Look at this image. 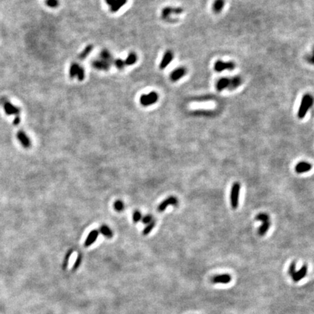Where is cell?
<instances>
[{
    "mask_svg": "<svg viewBox=\"0 0 314 314\" xmlns=\"http://www.w3.org/2000/svg\"><path fill=\"white\" fill-rule=\"evenodd\" d=\"M314 104V98L312 95L306 93L302 96L301 102L297 112V116L300 119H303L306 116L308 110L313 106Z\"/></svg>",
    "mask_w": 314,
    "mask_h": 314,
    "instance_id": "obj_1",
    "label": "cell"
},
{
    "mask_svg": "<svg viewBox=\"0 0 314 314\" xmlns=\"http://www.w3.org/2000/svg\"><path fill=\"white\" fill-rule=\"evenodd\" d=\"M159 100V95L154 91L150 92L148 94H144L140 98V103L143 106H150L155 104Z\"/></svg>",
    "mask_w": 314,
    "mask_h": 314,
    "instance_id": "obj_2",
    "label": "cell"
},
{
    "mask_svg": "<svg viewBox=\"0 0 314 314\" xmlns=\"http://www.w3.org/2000/svg\"><path fill=\"white\" fill-rule=\"evenodd\" d=\"M241 185L239 183H234L232 185L231 191V205L233 209H237L239 206Z\"/></svg>",
    "mask_w": 314,
    "mask_h": 314,
    "instance_id": "obj_3",
    "label": "cell"
},
{
    "mask_svg": "<svg viewBox=\"0 0 314 314\" xmlns=\"http://www.w3.org/2000/svg\"><path fill=\"white\" fill-rule=\"evenodd\" d=\"M236 68V63L232 61H223L218 60L214 64V70L217 72H223L224 71H233Z\"/></svg>",
    "mask_w": 314,
    "mask_h": 314,
    "instance_id": "obj_4",
    "label": "cell"
},
{
    "mask_svg": "<svg viewBox=\"0 0 314 314\" xmlns=\"http://www.w3.org/2000/svg\"><path fill=\"white\" fill-rule=\"evenodd\" d=\"M183 10L180 8H173V7H166L162 9L161 16L162 19L167 21L169 20V17L171 15H179L183 13Z\"/></svg>",
    "mask_w": 314,
    "mask_h": 314,
    "instance_id": "obj_5",
    "label": "cell"
},
{
    "mask_svg": "<svg viewBox=\"0 0 314 314\" xmlns=\"http://www.w3.org/2000/svg\"><path fill=\"white\" fill-rule=\"evenodd\" d=\"M128 0H105L112 13H117L127 4Z\"/></svg>",
    "mask_w": 314,
    "mask_h": 314,
    "instance_id": "obj_6",
    "label": "cell"
},
{
    "mask_svg": "<svg viewBox=\"0 0 314 314\" xmlns=\"http://www.w3.org/2000/svg\"><path fill=\"white\" fill-rule=\"evenodd\" d=\"M173 58H174V54L173 51H171V50H167V51L165 52V53L163 56V58H162L161 62H160L159 64L160 69L163 70L164 68H166L167 66L169 65V63L173 61Z\"/></svg>",
    "mask_w": 314,
    "mask_h": 314,
    "instance_id": "obj_7",
    "label": "cell"
},
{
    "mask_svg": "<svg viewBox=\"0 0 314 314\" xmlns=\"http://www.w3.org/2000/svg\"><path fill=\"white\" fill-rule=\"evenodd\" d=\"M187 73V69L184 67H178L175 68V70L173 71V72L170 74V79L171 81L174 82L178 81L180 79L184 77Z\"/></svg>",
    "mask_w": 314,
    "mask_h": 314,
    "instance_id": "obj_8",
    "label": "cell"
},
{
    "mask_svg": "<svg viewBox=\"0 0 314 314\" xmlns=\"http://www.w3.org/2000/svg\"><path fill=\"white\" fill-rule=\"evenodd\" d=\"M178 204V200L177 198L175 196H169L168 198H167L165 200H164L160 204L158 207V211L160 212H163L165 210V209L168 207L169 205H173L176 206Z\"/></svg>",
    "mask_w": 314,
    "mask_h": 314,
    "instance_id": "obj_9",
    "label": "cell"
},
{
    "mask_svg": "<svg viewBox=\"0 0 314 314\" xmlns=\"http://www.w3.org/2000/svg\"><path fill=\"white\" fill-rule=\"evenodd\" d=\"M231 281V276L229 274H221L213 276L211 281L213 284H228Z\"/></svg>",
    "mask_w": 314,
    "mask_h": 314,
    "instance_id": "obj_10",
    "label": "cell"
},
{
    "mask_svg": "<svg viewBox=\"0 0 314 314\" xmlns=\"http://www.w3.org/2000/svg\"><path fill=\"white\" fill-rule=\"evenodd\" d=\"M111 64L105 61L102 59H97L93 62V66L96 69L100 71H108L110 68Z\"/></svg>",
    "mask_w": 314,
    "mask_h": 314,
    "instance_id": "obj_11",
    "label": "cell"
},
{
    "mask_svg": "<svg viewBox=\"0 0 314 314\" xmlns=\"http://www.w3.org/2000/svg\"><path fill=\"white\" fill-rule=\"evenodd\" d=\"M307 271H308V267L306 265H303L298 271H295L291 277H292L295 282H297L306 276Z\"/></svg>",
    "mask_w": 314,
    "mask_h": 314,
    "instance_id": "obj_12",
    "label": "cell"
},
{
    "mask_svg": "<svg viewBox=\"0 0 314 314\" xmlns=\"http://www.w3.org/2000/svg\"><path fill=\"white\" fill-rule=\"evenodd\" d=\"M295 169L297 173L298 174L305 173H307V172L310 171L311 169H312V165L309 163V162H300L299 163L295 166Z\"/></svg>",
    "mask_w": 314,
    "mask_h": 314,
    "instance_id": "obj_13",
    "label": "cell"
},
{
    "mask_svg": "<svg viewBox=\"0 0 314 314\" xmlns=\"http://www.w3.org/2000/svg\"><path fill=\"white\" fill-rule=\"evenodd\" d=\"M229 84H230V78L222 77L217 80L215 87L217 91L221 92L226 89H228Z\"/></svg>",
    "mask_w": 314,
    "mask_h": 314,
    "instance_id": "obj_14",
    "label": "cell"
},
{
    "mask_svg": "<svg viewBox=\"0 0 314 314\" xmlns=\"http://www.w3.org/2000/svg\"><path fill=\"white\" fill-rule=\"evenodd\" d=\"M242 83L243 79L240 76H234L233 77L230 78V84H229L228 90H234L242 85Z\"/></svg>",
    "mask_w": 314,
    "mask_h": 314,
    "instance_id": "obj_15",
    "label": "cell"
},
{
    "mask_svg": "<svg viewBox=\"0 0 314 314\" xmlns=\"http://www.w3.org/2000/svg\"><path fill=\"white\" fill-rule=\"evenodd\" d=\"M98 235H99V231H98L97 230L91 231L90 233H89V235L88 236V237H87L85 242H84V247H88L93 244V243L95 242L96 239H97Z\"/></svg>",
    "mask_w": 314,
    "mask_h": 314,
    "instance_id": "obj_16",
    "label": "cell"
},
{
    "mask_svg": "<svg viewBox=\"0 0 314 314\" xmlns=\"http://www.w3.org/2000/svg\"><path fill=\"white\" fill-rule=\"evenodd\" d=\"M4 109L6 114L8 115H13V114H18L20 112V109L18 107H15L10 102L6 101L4 104Z\"/></svg>",
    "mask_w": 314,
    "mask_h": 314,
    "instance_id": "obj_17",
    "label": "cell"
},
{
    "mask_svg": "<svg viewBox=\"0 0 314 314\" xmlns=\"http://www.w3.org/2000/svg\"><path fill=\"white\" fill-rule=\"evenodd\" d=\"M225 0H215L212 4V10L215 13H220L223 10Z\"/></svg>",
    "mask_w": 314,
    "mask_h": 314,
    "instance_id": "obj_18",
    "label": "cell"
},
{
    "mask_svg": "<svg viewBox=\"0 0 314 314\" xmlns=\"http://www.w3.org/2000/svg\"><path fill=\"white\" fill-rule=\"evenodd\" d=\"M100 58L108 62V63H109L110 64H111L112 62L114 61L111 53L108 50H103L102 51L100 52Z\"/></svg>",
    "mask_w": 314,
    "mask_h": 314,
    "instance_id": "obj_19",
    "label": "cell"
},
{
    "mask_svg": "<svg viewBox=\"0 0 314 314\" xmlns=\"http://www.w3.org/2000/svg\"><path fill=\"white\" fill-rule=\"evenodd\" d=\"M81 66H79V64L77 63H73L72 65L70 66L69 68V77L71 79H74L77 77L78 72H79V70Z\"/></svg>",
    "mask_w": 314,
    "mask_h": 314,
    "instance_id": "obj_20",
    "label": "cell"
},
{
    "mask_svg": "<svg viewBox=\"0 0 314 314\" xmlns=\"http://www.w3.org/2000/svg\"><path fill=\"white\" fill-rule=\"evenodd\" d=\"M93 45H88L83 50H82L81 52H80V54L79 55V57H78V58H79L80 61L84 60V59H85L87 57H88L89 55L90 54V52L93 51Z\"/></svg>",
    "mask_w": 314,
    "mask_h": 314,
    "instance_id": "obj_21",
    "label": "cell"
},
{
    "mask_svg": "<svg viewBox=\"0 0 314 314\" xmlns=\"http://www.w3.org/2000/svg\"><path fill=\"white\" fill-rule=\"evenodd\" d=\"M137 61V56L135 52H132L128 55L127 58L125 61V66H132L136 63Z\"/></svg>",
    "mask_w": 314,
    "mask_h": 314,
    "instance_id": "obj_22",
    "label": "cell"
},
{
    "mask_svg": "<svg viewBox=\"0 0 314 314\" xmlns=\"http://www.w3.org/2000/svg\"><path fill=\"white\" fill-rule=\"evenodd\" d=\"M270 226V221H266L264 223H262V225L260 226L258 229V234L260 236H264L267 231L269 230Z\"/></svg>",
    "mask_w": 314,
    "mask_h": 314,
    "instance_id": "obj_23",
    "label": "cell"
},
{
    "mask_svg": "<svg viewBox=\"0 0 314 314\" xmlns=\"http://www.w3.org/2000/svg\"><path fill=\"white\" fill-rule=\"evenodd\" d=\"M100 232L103 235L108 238H111L113 237V232H112V231L109 228V226H106V225H103V226L100 227Z\"/></svg>",
    "mask_w": 314,
    "mask_h": 314,
    "instance_id": "obj_24",
    "label": "cell"
},
{
    "mask_svg": "<svg viewBox=\"0 0 314 314\" xmlns=\"http://www.w3.org/2000/svg\"><path fill=\"white\" fill-rule=\"evenodd\" d=\"M255 220L262 222V223L269 221V215L266 214V213H259V214L256 215Z\"/></svg>",
    "mask_w": 314,
    "mask_h": 314,
    "instance_id": "obj_25",
    "label": "cell"
},
{
    "mask_svg": "<svg viewBox=\"0 0 314 314\" xmlns=\"http://www.w3.org/2000/svg\"><path fill=\"white\" fill-rule=\"evenodd\" d=\"M45 4L50 8H56L59 5V0H45Z\"/></svg>",
    "mask_w": 314,
    "mask_h": 314,
    "instance_id": "obj_26",
    "label": "cell"
},
{
    "mask_svg": "<svg viewBox=\"0 0 314 314\" xmlns=\"http://www.w3.org/2000/svg\"><path fill=\"white\" fill-rule=\"evenodd\" d=\"M114 66H116L118 69H123L125 66V61H123L122 59L121 58H117L116 60L114 61Z\"/></svg>",
    "mask_w": 314,
    "mask_h": 314,
    "instance_id": "obj_27",
    "label": "cell"
},
{
    "mask_svg": "<svg viewBox=\"0 0 314 314\" xmlns=\"http://www.w3.org/2000/svg\"><path fill=\"white\" fill-rule=\"evenodd\" d=\"M114 210L117 211V212H121V211L124 210V208H125V206H124V203L122 201L120 200H117L114 202Z\"/></svg>",
    "mask_w": 314,
    "mask_h": 314,
    "instance_id": "obj_28",
    "label": "cell"
},
{
    "mask_svg": "<svg viewBox=\"0 0 314 314\" xmlns=\"http://www.w3.org/2000/svg\"><path fill=\"white\" fill-rule=\"evenodd\" d=\"M154 226H155V222L153 221L152 222H151V223L148 224L145 228H144V230L143 231V235H148V233H149L151 231L153 230V228H154Z\"/></svg>",
    "mask_w": 314,
    "mask_h": 314,
    "instance_id": "obj_29",
    "label": "cell"
},
{
    "mask_svg": "<svg viewBox=\"0 0 314 314\" xmlns=\"http://www.w3.org/2000/svg\"><path fill=\"white\" fill-rule=\"evenodd\" d=\"M72 253H73V250H72V249H70V250L68 252V253L66 254V258H65V259H64V262H63V269H66V267H67L68 263V260H69L70 257L72 254Z\"/></svg>",
    "mask_w": 314,
    "mask_h": 314,
    "instance_id": "obj_30",
    "label": "cell"
},
{
    "mask_svg": "<svg viewBox=\"0 0 314 314\" xmlns=\"http://www.w3.org/2000/svg\"><path fill=\"white\" fill-rule=\"evenodd\" d=\"M296 271V263L292 262L290 265V269H289V275L290 276H292V274Z\"/></svg>",
    "mask_w": 314,
    "mask_h": 314,
    "instance_id": "obj_31",
    "label": "cell"
},
{
    "mask_svg": "<svg viewBox=\"0 0 314 314\" xmlns=\"http://www.w3.org/2000/svg\"><path fill=\"white\" fill-rule=\"evenodd\" d=\"M142 215L141 213L139 212V211H135L133 213V216H132V218H133V221L135 223H137V222L140 221V220L141 219Z\"/></svg>",
    "mask_w": 314,
    "mask_h": 314,
    "instance_id": "obj_32",
    "label": "cell"
},
{
    "mask_svg": "<svg viewBox=\"0 0 314 314\" xmlns=\"http://www.w3.org/2000/svg\"><path fill=\"white\" fill-rule=\"evenodd\" d=\"M81 262H82V255L81 254H79V255H78V257H77V260H76V262L74 265V267H73V270H77L78 268H79L80 264H81Z\"/></svg>",
    "mask_w": 314,
    "mask_h": 314,
    "instance_id": "obj_33",
    "label": "cell"
},
{
    "mask_svg": "<svg viewBox=\"0 0 314 314\" xmlns=\"http://www.w3.org/2000/svg\"><path fill=\"white\" fill-rule=\"evenodd\" d=\"M142 221H143V223H144V224H148V223L149 224L151 222L153 221L152 216H151L150 215H146V216L143 217V220H142Z\"/></svg>",
    "mask_w": 314,
    "mask_h": 314,
    "instance_id": "obj_34",
    "label": "cell"
},
{
    "mask_svg": "<svg viewBox=\"0 0 314 314\" xmlns=\"http://www.w3.org/2000/svg\"><path fill=\"white\" fill-rule=\"evenodd\" d=\"M307 58H308L307 60H308V62L309 63L312 64V65H314V48L313 49L312 52H311V54L310 55V56H308V57Z\"/></svg>",
    "mask_w": 314,
    "mask_h": 314,
    "instance_id": "obj_35",
    "label": "cell"
}]
</instances>
